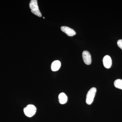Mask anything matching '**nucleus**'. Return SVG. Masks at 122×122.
Segmentation results:
<instances>
[{
    "instance_id": "6",
    "label": "nucleus",
    "mask_w": 122,
    "mask_h": 122,
    "mask_svg": "<svg viewBox=\"0 0 122 122\" xmlns=\"http://www.w3.org/2000/svg\"><path fill=\"white\" fill-rule=\"evenodd\" d=\"M103 63L105 68L109 69L112 65V61L111 57L109 55H106L103 59Z\"/></svg>"
},
{
    "instance_id": "4",
    "label": "nucleus",
    "mask_w": 122,
    "mask_h": 122,
    "mask_svg": "<svg viewBox=\"0 0 122 122\" xmlns=\"http://www.w3.org/2000/svg\"><path fill=\"white\" fill-rule=\"evenodd\" d=\"M82 58L83 61L86 65H90L92 62V58L90 54L87 51H85L82 53Z\"/></svg>"
},
{
    "instance_id": "9",
    "label": "nucleus",
    "mask_w": 122,
    "mask_h": 122,
    "mask_svg": "<svg viewBox=\"0 0 122 122\" xmlns=\"http://www.w3.org/2000/svg\"><path fill=\"white\" fill-rule=\"evenodd\" d=\"M114 85L116 88L122 90V80L120 79H116L114 82Z\"/></svg>"
},
{
    "instance_id": "11",
    "label": "nucleus",
    "mask_w": 122,
    "mask_h": 122,
    "mask_svg": "<svg viewBox=\"0 0 122 122\" xmlns=\"http://www.w3.org/2000/svg\"><path fill=\"white\" fill-rule=\"evenodd\" d=\"M43 18H44V19H45V17H43Z\"/></svg>"
},
{
    "instance_id": "10",
    "label": "nucleus",
    "mask_w": 122,
    "mask_h": 122,
    "mask_svg": "<svg viewBox=\"0 0 122 122\" xmlns=\"http://www.w3.org/2000/svg\"><path fill=\"white\" fill-rule=\"evenodd\" d=\"M117 44L119 47L122 50V39L118 40L117 42Z\"/></svg>"
},
{
    "instance_id": "7",
    "label": "nucleus",
    "mask_w": 122,
    "mask_h": 122,
    "mask_svg": "<svg viewBox=\"0 0 122 122\" xmlns=\"http://www.w3.org/2000/svg\"><path fill=\"white\" fill-rule=\"evenodd\" d=\"M61 62L59 61H54L51 66V70L53 71H56L58 70L61 66Z\"/></svg>"
},
{
    "instance_id": "1",
    "label": "nucleus",
    "mask_w": 122,
    "mask_h": 122,
    "mask_svg": "<svg viewBox=\"0 0 122 122\" xmlns=\"http://www.w3.org/2000/svg\"><path fill=\"white\" fill-rule=\"evenodd\" d=\"M30 8L33 13L39 17H41V14L39 11L37 1V0H32L29 5Z\"/></svg>"
},
{
    "instance_id": "5",
    "label": "nucleus",
    "mask_w": 122,
    "mask_h": 122,
    "mask_svg": "<svg viewBox=\"0 0 122 122\" xmlns=\"http://www.w3.org/2000/svg\"><path fill=\"white\" fill-rule=\"evenodd\" d=\"M61 29L63 32L66 34L68 36H72L76 35V33L73 29L66 26H62L61 27Z\"/></svg>"
},
{
    "instance_id": "8",
    "label": "nucleus",
    "mask_w": 122,
    "mask_h": 122,
    "mask_svg": "<svg viewBox=\"0 0 122 122\" xmlns=\"http://www.w3.org/2000/svg\"><path fill=\"white\" fill-rule=\"evenodd\" d=\"M59 102L62 105L65 104L68 101V97L64 93L59 94L58 96Z\"/></svg>"
},
{
    "instance_id": "3",
    "label": "nucleus",
    "mask_w": 122,
    "mask_h": 122,
    "mask_svg": "<svg viewBox=\"0 0 122 122\" xmlns=\"http://www.w3.org/2000/svg\"><path fill=\"white\" fill-rule=\"evenodd\" d=\"M96 88L93 87L91 88L87 92L86 99V102L87 105H91L93 102L96 94Z\"/></svg>"
},
{
    "instance_id": "2",
    "label": "nucleus",
    "mask_w": 122,
    "mask_h": 122,
    "mask_svg": "<svg viewBox=\"0 0 122 122\" xmlns=\"http://www.w3.org/2000/svg\"><path fill=\"white\" fill-rule=\"evenodd\" d=\"M24 112L27 117H31L36 113V108L34 105H29L24 108Z\"/></svg>"
}]
</instances>
